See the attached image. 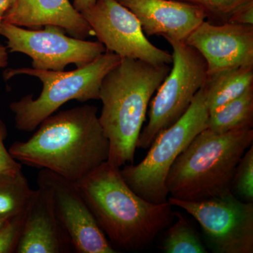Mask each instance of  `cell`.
I'll return each mask as SVG.
<instances>
[{"instance_id":"obj_1","label":"cell","mask_w":253,"mask_h":253,"mask_svg":"<svg viewBox=\"0 0 253 253\" xmlns=\"http://www.w3.org/2000/svg\"><path fill=\"white\" fill-rule=\"evenodd\" d=\"M97 113L96 106L84 105L52 114L28 141L13 143L9 154L29 167L81 180L109 158V140Z\"/></svg>"},{"instance_id":"obj_2","label":"cell","mask_w":253,"mask_h":253,"mask_svg":"<svg viewBox=\"0 0 253 253\" xmlns=\"http://www.w3.org/2000/svg\"><path fill=\"white\" fill-rule=\"evenodd\" d=\"M75 183L101 230L118 249H145L175 217L168 201L156 204L142 199L126 184L121 168L107 161Z\"/></svg>"},{"instance_id":"obj_3","label":"cell","mask_w":253,"mask_h":253,"mask_svg":"<svg viewBox=\"0 0 253 253\" xmlns=\"http://www.w3.org/2000/svg\"><path fill=\"white\" fill-rule=\"evenodd\" d=\"M169 71V65L121 58L105 76L100 88L99 120L109 142L110 164L121 168L134 163L150 101Z\"/></svg>"},{"instance_id":"obj_4","label":"cell","mask_w":253,"mask_h":253,"mask_svg":"<svg viewBox=\"0 0 253 253\" xmlns=\"http://www.w3.org/2000/svg\"><path fill=\"white\" fill-rule=\"evenodd\" d=\"M253 144V128L222 134L204 129L171 166L166 181L169 197L195 202L231 192L236 166Z\"/></svg>"},{"instance_id":"obj_5","label":"cell","mask_w":253,"mask_h":253,"mask_svg":"<svg viewBox=\"0 0 253 253\" xmlns=\"http://www.w3.org/2000/svg\"><path fill=\"white\" fill-rule=\"evenodd\" d=\"M121 60L118 55L106 50L91 62L71 71L31 68L6 70L4 73L6 81L18 75H27L38 78L43 84L37 99L29 94L10 104V109L14 113L16 127L21 131L35 130L44 120L71 100L85 102L99 99L103 80Z\"/></svg>"},{"instance_id":"obj_6","label":"cell","mask_w":253,"mask_h":253,"mask_svg":"<svg viewBox=\"0 0 253 253\" xmlns=\"http://www.w3.org/2000/svg\"><path fill=\"white\" fill-rule=\"evenodd\" d=\"M208 116L206 93L202 86L186 112L156 137L142 161L136 166L126 165L121 168L126 184L149 202H168L169 195L166 181L169 169L195 136L207 128Z\"/></svg>"},{"instance_id":"obj_7","label":"cell","mask_w":253,"mask_h":253,"mask_svg":"<svg viewBox=\"0 0 253 253\" xmlns=\"http://www.w3.org/2000/svg\"><path fill=\"white\" fill-rule=\"evenodd\" d=\"M172 48V68L150 101L149 121L136 148L146 149L162 131L186 112L208 76L207 63L184 41L166 38Z\"/></svg>"},{"instance_id":"obj_8","label":"cell","mask_w":253,"mask_h":253,"mask_svg":"<svg viewBox=\"0 0 253 253\" xmlns=\"http://www.w3.org/2000/svg\"><path fill=\"white\" fill-rule=\"evenodd\" d=\"M168 202L199 223L213 252L253 253V203L244 202L232 192L195 202L168 197Z\"/></svg>"},{"instance_id":"obj_9","label":"cell","mask_w":253,"mask_h":253,"mask_svg":"<svg viewBox=\"0 0 253 253\" xmlns=\"http://www.w3.org/2000/svg\"><path fill=\"white\" fill-rule=\"evenodd\" d=\"M66 33L55 26L28 30L9 23L0 24V36L7 41V49L28 55L33 60L32 66L35 69L61 71L69 64L81 67L106 51L99 41L78 39Z\"/></svg>"},{"instance_id":"obj_10","label":"cell","mask_w":253,"mask_h":253,"mask_svg":"<svg viewBox=\"0 0 253 253\" xmlns=\"http://www.w3.org/2000/svg\"><path fill=\"white\" fill-rule=\"evenodd\" d=\"M82 14L107 51L154 66L172 63V54L154 45L135 15L118 0H97Z\"/></svg>"},{"instance_id":"obj_11","label":"cell","mask_w":253,"mask_h":253,"mask_svg":"<svg viewBox=\"0 0 253 253\" xmlns=\"http://www.w3.org/2000/svg\"><path fill=\"white\" fill-rule=\"evenodd\" d=\"M38 185L49 192L55 215L71 247L78 253H115L76 183L41 169Z\"/></svg>"},{"instance_id":"obj_12","label":"cell","mask_w":253,"mask_h":253,"mask_svg":"<svg viewBox=\"0 0 253 253\" xmlns=\"http://www.w3.org/2000/svg\"><path fill=\"white\" fill-rule=\"evenodd\" d=\"M207 63L208 76L224 70L253 65V26L206 21L185 40Z\"/></svg>"},{"instance_id":"obj_13","label":"cell","mask_w":253,"mask_h":253,"mask_svg":"<svg viewBox=\"0 0 253 253\" xmlns=\"http://www.w3.org/2000/svg\"><path fill=\"white\" fill-rule=\"evenodd\" d=\"M140 22L145 35L185 41L207 18L204 10L178 0H118Z\"/></svg>"},{"instance_id":"obj_14","label":"cell","mask_w":253,"mask_h":253,"mask_svg":"<svg viewBox=\"0 0 253 253\" xmlns=\"http://www.w3.org/2000/svg\"><path fill=\"white\" fill-rule=\"evenodd\" d=\"M71 248L55 215L49 192L38 186L28 204L15 253H65Z\"/></svg>"},{"instance_id":"obj_15","label":"cell","mask_w":253,"mask_h":253,"mask_svg":"<svg viewBox=\"0 0 253 253\" xmlns=\"http://www.w3.org/2000/svg\"><path fill=\"white\" fill-rule=\"evenodd\" d=\"M1 23L30 28L58 26L81 40L94 36L85 18L69 0H17L5 13Z\"/></svg>"},{"instance_id":"obj_16","label":"cell","mask_w":253,"mask_h":253,"mask_svg":"<svg viewBox=\"0 0 253 253\" xmlns=\"http://www.w3.org/2000/svg\"><path fill=\"white\" fill-rule=\"evenodd\" d=\"M253 86V65L230 68L207 76L204 84L209 114L239 97Z\"/></svg>"},{"instance_id":"obj_17","label":"cell","mask_w":253,"mask_h":253,"mask_svg":"<svg viewBox=\"0 0 253 253\" xmlns=\"http://www.w3.org/2000/svg\"><path fill=\"white\" fill-rule=\"evenodd\" d=\"M253 126V86H251L239 97L209 114L206 129L222 134Z\"/></svg>"},{"instance_id":"obj_18","label":"cell","mask_w":253,"mask_h":253,"mask_svg":"<svg viewBox=\"0 0 253 253\" xmlns=\"http://www.w3.org/2000/svg\"><path fill=\"white\" fill-rule=\"evenodd\" d=\"M33 191L22 169L0 173V219L6 220L26 211Z\"/></svg>"},{"instance_id":"obj_19","label":"cell","mask_w":253,"mask_h":253,"mask_svg":"<svg viewBox=\"0 0 253 253\" xmlns=\"http://www.w3.org/2000/svg\"><path fill=\"white\" fill-rule=\"evenodd\" d=\"M177 219L166 232L160 249L166 253H206L201 238L182 214L175 212Z\"/></svg>"},{"instance_id":"obj_20","label":"cell","mask_w":253,"mask_h":253,"mask_svg":"<svg viewBox=\"0 0 253 253\" xmlns=\"http://www.w3.org/2000/svg\"><path fill=\"white\" fill-rule=\"evenodd\" d=\"M196 5L204 10L210 22L215 24L230 23L238 12L253 0H178Z\"/></svg>"},{"instance_id":"obj_21","label":"cell","mask_w":253,"mask_h":253,"mask_svg":"<svg viewBox=\"0 0 253 253\" xmlns=\"http://www.w3.org/2000/svg\"><path fill=\"white\" fill-rule=\"evenodd\" d=\"M231 191L244 202L253 203V144L243 155L233 176Z\"/></svg>"},{"instance_id":"obj_22","label":"cell","mask_w":253,"mask_h":253,"mask_svg":"<svg viewBox=\"0 0 253 253\" xmlns=\"http://www.w3.org/2000/svg\"><path fill=\"white\" fill-rule=\"evenodd\" d=\"M26 211L9 218L0 227V253H16L22 234Z\"/></svg>"},{"instance_id":"obj_23","label":"cell","mask_w":253,"mask_h":253,"mask_svg":"<svg viewBox=\"0 0 253 253\" xmlns=\"http://www.w3.org/2000/svg\"><path fill=\"white\" fill-rule=\"evenodd\" d=\"M7 136V129L4 123L0 119V173L14 172L22 169L21 163L18 162L9 154L4 146Z\"/></svg>"},{"instance_id":"obj_24","label":"cell","mask_w":253,"mask_h":253,"mask_svg":"<svg viewBox=\"0 0 253 253\" xmlns=\"http://www.w3.org/2000/svg\"><path fill=\"white\" fill-rule=\"evenodd\" d=\"M230 23L253 26V3L238 12L232 18Z\"/></svg>"},{"instance_id":"obj_25","label":"cell","mask_w":253,"mask_h":253,"mask_svg":"<svg viewBox=\"0 0 253 253\" xmlns=\"http://www.w3.org/2000/svg\"><path fill=\"white\" fill-rule=\"evenodd\" d=\"M97 0H73V5L79 12H83L91 7Z\"/></svg>"},{"instance_id":"obj_26","label":"cell","mask_w":253,"mask_h":253,"mask_svg":"<svg viewBox=\"0 0 253 253\" xmlns=\"http://www.w3.org/2000/svg\"><path fill=\"white\" fill-rule=\"evenodd\" d=\"M16 1H17V0H0V24L2 21L5 13L16 3Z\"/></svg>"},{"instance_id":"obj_27","label":"cell","mask_w":253,"mask_h":253,"mask_svg":"<svg viewBox=\"0 0 253 253\" xmlns=\"http://www.w3.org/2000/svg\"><path fill=\"white\" fill-rule=\"evenodd\" d=\"M9 62L7 48L0 42V68H5Z\"/></svg>"},{"instance_id":"obj_28","label":"cell","mask_w":253,"mask_h":253,"mask_svg":"<svg viewBox=\"0 0 253 253\" xmlns=\"http://www.w3.org/2000/svg\"><path fill=\"white\" fill-rule=\"evenodd\" d=\"M6 220H7V219H6ZM6 220H1V219H0V227H1V226H2L3 224H4V223Z\"/></svg>"}]
</instances>
